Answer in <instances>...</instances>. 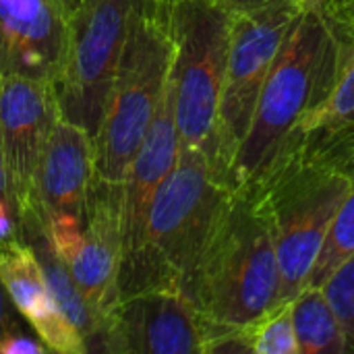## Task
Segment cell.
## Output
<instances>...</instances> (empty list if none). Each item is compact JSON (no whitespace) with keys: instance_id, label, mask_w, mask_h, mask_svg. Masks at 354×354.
<instances>
[{"instance_id":"11","label":"cell","mask_w":354,"mask_h":354,"mask_svg":"<svg viewBox=\"0 0 354 354\" xmlns=\"http://www.w3.org/2000/svg\"><path fill=\"white\" fill-rule=\"evenodd\" d=\"M56 116L52 85L0 77V153L6 168V199L19 218L31 207L35 168Z\"/></svg>"},{"instance_id":"7","label":"cell","mask_w":354,"mask_h":354,"mask_svg":"<svg viewBox=\"0 0 354 354\" xmlns=\"http://www.w3.org/2000/svg\"><path fill=\"white\" fill-rule=\"evenodd\" d=\"M309 0H261L232 10L230 46L218 108L212 166L228 185L263 83Z\"/></svg>"},{"instance_id":"8","label":"cell","mask_w":354,"mask_h":354,"mask_svg":"<svg viewBox=\"0 0 354 354\" xmlns=\"http://www.w3.org/2000/svg\"><path fill=\"white\" fill-rule=\"evenodd\" d=\"M139 0H81L68 19V41L52 85L58 114L93 139L104 120L131 17Z\"/></svg>"},{"instance_id":"29","label":"cell","mask_w":354,"mask_h":354,"mask_svg":"<svg viewBox=\"0 0 354 354\" xmlns=\"http://www.w3.org/2000/svg\"><path fill=\"white\" fill-rule=\"evenodd\" d=\"M255 2H261V0H230L228 6L234 10V8H241V6H247V4H255Z\"/></svg>"},{"instance_id":"23","label":"cell","mask_w":354,"mask_h":354,"mask_svg":"<svg viewBox=\"0 0 354 354\" xmlns=\"http://www.w3.org/2000/svg\"><path fill=\"white\" fill-rule=\"evenodd\" d=\"M297 149V147H295ZM301 151V149H299ZM303 153V151H301ZM305 156H311V158H317L322 162H328L332 166H338L342 170H346L348 174L354 172V135L344 139V141H338L326 149H319L315 153H305Z\"/></svg>"},{"instance_id":"3","label":"cell","mask_w":354,"mask_h":354,"mask_svg":"<svg viewBox=\"0 0 354 354\" xmlns=\"http://www.w3.org/2000/svg\"><path fill=\"white\" fill-rule=\"evenodd\" d=\"M278 290L280 270L268 218L253 193H234L183 292L212 328L214 342L278 305Z\"/></svg>"},{"instance_id":"20","label":"cell","mask_w":354,"mask_h":354,"mask_svg":"<svg viewBox=\"0 0 354 354\" xmlns=\"http://www.w3.org/2000/svg\"><path fill=\"white\" fill-rule=\"evenodd\" d=\"M249 353L253 354H299L292 309L288 303H278L259 319L243 328Z\"/></svg>"},{"instance_id":"12","label":"cell","mask_w":354,"mask_h":354,"mask_svg":"<svg viewBox=\"0 0 354 354\" xmlns=\"http://www.w3.org/2000/svg\"><path fill=\"white\" fill-rule=\"evenodd\" d=\"M62 0H0V77L54 85L68 41Z\"/></svg>"},{"instance_id":"5","label":"cell","mask_w":354,"mask_h":354,"mask_svg":"<svg viewBox=\"0 0 354 354\" xmlns=\"http://www.w3.org/2000/svg\"><path fill=\"white\" fill-rule=\"evenodd\" d=\"M351 185L353 176L346 170L290 149L249 191L257 197L272 230L280 270L278 303L292 301L307 284Z\"/></svg>"},{"instance_id":"28","label":"cell","mask_w":354,"mask_h":354,"mask_svg":"<svg viewBox=\"0 0 354 354\" xmlns=\"http://www.w3.org/2000/svg\"><path fill=\"white\" fill-rule=\"evenodd\" d=\"M8 193V185H6V168H4V160H2V153H0V195L6 197Z\"/></svg>"},{"instance_id":"14","label":"cell","mask_w":354,"mask_h":354,"mask_svg":"<svg viewBox=\"0 0 354 354\" xmlns=\"http://www.w3.org/2000/svg\"><path fill=\"white\" fill-rule=\"evenodd\" d=\"M93 137L58 114L39 153L29 209L41 220L54 214L79 216L93 180Z\"/></svg>"},{"instance_id":"4","label":"cell","mask_w":354,"mask_h":354,"mask_svg":"<svg viewBox=\"0 0 354 354\" xmlns=\"http://www.w3.org/2000/svg\"><path fill=\"white\" fill-rule=\"evenodd\" d=\"M174 58L170 2L139 0L93 139V178L122 183L166 93Z\"/></svg>"},{"instance_id":"17","label":"cell","mask_w":354,"mask_h":354,"mask_svg":"<svg viewBox=\"0 0 354 354\" xmlns=\"http://www.w3.org/2000/svg\"><path fill=\"white\" fill-rule=\"evenodd\" d=\"M354 135V44L326 100L305 118L295 147L315 153ZM292 147V149H295Z\"/></svg>"},{"instance_id":"25","label":"cell","mask_w":354,"mask_h":354,"mask_svg":"<svg viewBox=\"0 0 354 354\" xmlns=\"http://www.w3.org/2000/svg\"><path fill=\"white\" fill-rule=\"evenodd\" d=\"M19 328H23V324L19 322V311L12 307V303L2 286V280H0V340Z\"/></svg>"},{"instance_id":"18","label":"cell","mask_w":354,"mask_h":354,"mask_svg":"<svg viewBox=\"0 0 354 354\" xmlns=\"http://www.w3.org/2000/svg\"><path fill=\"white\" fill-rule=\"evenodd\" d=\"M299 354H344L340 319L322 286H303L290 301Z\"/></svg>"},{"instance_id":"6","label":"cell","mask_w":354,"mask_h":354,"mask_svg":"<svg viewBox=\"0 0 354 354\" xmlns=\"http://www.w3.org/2000/svg\"><path fill=\"white\" fill-rule=\"evenodd\" d=\"M232 8L216 0H172L170 33L174 58L176 127L183 147L199 149L212 162L222 97Z\"/></svg>"},{"instance_id":"32","label":"cell","mask_w":354,"mask_h":354,"mask_svg":"<svg viewBox=\"0 0 354 354\" xmlns=\"http://www.w3.org/2000/svg\"><path fill=\"white\" fill-rule=\"evenodd\" d=\"M160 2H172V0H160Z\"/></svg>"},{"instance_id":"15","label":"cell","mask_w":354,"mask_h":354,"mask_svg":"<svg viewBox=\"0 0 354 354\" xmlns=\"http://www.w3.org/2000/svg\"><path fill=\"white\" fill-rule=\"evenodd\" d=\"M0 280L12 307L50 353H87L85 338L58 307L39 261L21 239L0 245Z\"/></svg>"},{"instance_id":"24","label":"cell","mask_w":354,"mask_h":354,"mask_svg":"<svg viewBox=\"0 0 354 354\" xmlns=\"http://www.w3.org/2000/svg\"><path fill=\"white\" fill-rule=\"evenodd\" d=\"M21 236L19 216L12 207V203L0 195V245L17 241Z\"/></svg>"},{"instance_id":"27","label":"cell","mask_w":354,"mask_h":354,"mask_svg":"<svg viewBox=\"0 0 354 354\" xmlns=\"http://www.w3.org/2000/svg\"><path fill=\"white\" fill-rule=\"evenodd\" d=\"M309 2H313V4H317L330 19H334L351 0H309Z\"/></svg>"},{"instance_id":"22","label":"cell","mask_w":354,"mask_h":354,"mask_svg":"<svg viewBox=\"0 0 354 354\" xmlns=\"http://www.w3.org/2000/svg\"><path fill=\"white\" fill-rule=\"evenodd\" d=\"M50 353L44 342L29 334L25 328H19L15 332H10L8 336H4L0 340V354H46Z\"/></svg>"},{"instance_id":"2","label":"cell","mask_w":354,"mask_h":354,"mask_svg":"<svg viewBox=\"0 0 354 354\" xmlns=\"http://www.w3.org/2000/svg\"><path fill=\"white\" fill-rule=\"evenodd\" d=\"M232 195L203 151L180 145L176 164L151 199L141 255L118 274L116 301L160 288L183 290Z\"/></svg>"},{"instance_id":"16","label":"cell","mask_w":354,"mask_h":354,"mask_svg":"<svg viewBox=\"0 0 354 354\" xmlns=\"http://www.w3.org/2000/svg\"><path fill=\"white\" fill-rule=\"evenodd\" d=\"M19 226H21V236L19 239L29 245L35 259L39 261L44 278L48 282V288L54 295L58 307L68 317V322L81 332L85 342H89L93 338V334H95V319H93L85 299L81 297L77 284L73 282L66 266L56 255V251H54V247L50 243L44 220L33 209H27L19 218Z\"/></svg>"},{"instance_id":"26","label":"cell","mask_w":354,"mask_h":354,"mask_svg":"<svg viewBox=\"0 0 354 354\" xmlns=\"http://www.w3.org/2000/svg\"><path fill=\"white\" fill-rule=\"evenodd\" d=\"M332 23L338 27V31L342 33V37H346L348 41L354 44V0H351L334 19Z\"/></svg>"},{"instance_id":"21","label":"cell","mask_w":354,"mask_h":354,"mask_svg":"<svg viewBox=\"0 0 354 354\" xmlns=\"http://www.w3.org/2000/svg\"><path fill=\"white\" fill-rule=\"evenodd\" d=\"M322 288L344 330L346 353H354V253L324 282Z\"/></svg>"},{"instance_id":"19","label":"cell","mask_w":354,"mask_h":354,"mask_svg":"<svg viewBox=\"0 0 354 354\" xmlns=\"http://www.w3.org/2000/svg\"><path fill=\"white\" fill-rule=\"evenodd\" d=\"M351 176V191L332 220V226L305 286H324V282L354 253V172Z\"/></svg>"},{"instance_id":"9","label":"cell","mask_w":354,"mask_h":354,"mask_svg":"<svg viewBox=\"0 0 354 354\" xmlns=\"http://www.w3.org/2000/svg\"><path fill=\"white\" fill-rule=\"evenodd\" d=\"M44 224L56 255L66 266L95 319L97 334L104 317L118 299L116 282L122 255V183L93 178L79 216L54 214L48 216Z\"/></svg>"},{"instance_id":"30","label":"cell","mask_w":354,"mask_h":354,"mask_svg":"<svg viewBox=\"0 0 354 354\" xmlns=\"http://www.w3.org/2000/svg\"><path fill=\"white\" fill-rule=\"evenodd\" d=\"M62 2H64V4H66V8H68V10L73 12V10L77 8V4H79L81 0H62Z\"/></svg>"},{"instance_id":"31","label":"cell","mask_w":354,"mask_h":354,"mask_svg":"<svg viewBox=\"0 0 354 354\" xmlns=\"http://www.w3.org/2000/svg\"><path fill=\"white\" fill-rule=\"evenodd\" d=\"M216 2H222V4H226V6H228V2H230V0H216Z\"/></svg>"},{"instance_id":"1","label":"cell","mask_w":354,"mask_h":354,"mask_svg":"<svg viewBox=\"0 0 354 354\" xmlns=\"http://www.w3.org/2000/svg\"><path fill=\"white\" fill-rule=\"evenodd\" d=\"M332 19L307 2L259 93L251 127L234 156L228 187L253 191L295 147L305 118L326 100L351 52Z\"/></svg>"},{"instance_id":"13","label":"cell","mask_w":354,"mask_h":354,"mask_svg":"<svg viewBox=\"0 0 354 354\" xmlns=\"http://www.w3.org/2000/svg\"><path fill=\"white\" fill-rule=\"evenodd\" d=\"M178 151L180 135L176 127L174 89L168 79L160 108L122 180V255L118 274L131 268L141 255L151 199L160 183L176 164Z\"/></svg>"},{"instance_id":"10","label":"cell","mask_w":354,"mask_h":354,"mask_svg":"<svg viewBox=\"0 0 354 354\" xmlns=\"http://www.w3.org/2000/svg\"><path fill=\"white\" fill-rule=\"evenodd\" d=\"M209 342L212 328L195 303L183 290L160 288L116 301L87 353L205 354Z\"/></svg>"}]
</instances>
